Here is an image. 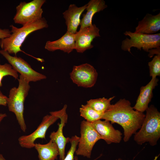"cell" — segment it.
I'll return each instance as SVG.
<instances>
[{
  "label": "cell",
  "mask_w": 160,
  "mask_h": 160,
  "mask_svg": "<svg viewBox=\"0 0 160 160\" xmlns=\"http://www.w3.org/2000/svg\"><path fill=\"white\" fill-rule=\"evenodd\" d=\"M145 117L143 113L133 108L129 101L123 99L114 104H111L104 113L102 119L108 121L112 124L116 123L121 126L124 130L123 140L126 142L140 129Z\"/></svg>",
  "instance_id": "6da1fadb"
},
{
  "label": "cell",
  "mask_w": 160,
  "mask_h": 160,
  "mask_svg": "<svg viewBox=\"0 0 160 160\" xmlns=\"http://www.w3.org/2000/svg\"><path fill=\"white\" fill-rule=\"evenodd\" d=\"M11 34L7 38L0 40V47L2 50L7 51L9 54L15 55L20 52H23L21 47L27 36L33 32L47 28L48 25L45 19L42 17L40 19L18 28L12 25H10Z\"/></svg>",
  "instance_id": "7a4b0ae2"
},
{
  "label": "cell",
  "mask_w": 160,
  "mask_h": 160,
  "mask_svg": "<svg viewBox=\"0 0 160 160\" xmlns=\"http://www.w3.org/2000/svg\"><path fill=\"white\" fill-rule=\"evenodd\" d=\"M145 117L139 130L134 136V140L139 145L148 142L151 146L157 144L160 137V113L151 105L146 110Z\"/></svg>",
  "instance_id": "3957f363"
},
{
  "label": "cell",
  "mask_w": 160,
  "mask_h": 160,
  "mask_svg": "<svg viewBox=\"0 0 160 160\" xmlns=\"http://www.w3.org/2000/svg\"><path fill=\"white\" fill-rule=\"evenodd\" d=\"M18 87H14L10 90L7 100L9 111L15 115L22 130L25 132L26 129L23 116L24 103L28 95L30 87L29 82L20 75Z\"/></svg>",
  "instance_id": "277c9868"
},
{
  "label": "cell",
  "mask_w": 160,
  "mask_h": 160,
  "mask_svg": "<svg viewBox=\"0 0 160 160\" xmlns=\"http://www.w3.org/2000/svg\"><path fill=\"white\" fill-rule=\"evenodd\" d=\"M124 34L130 38H126L122 41L121 49L131 53L132 47H136L140 50L142 49L144 51L148 52L151 49L160 47V33L147 34L126 31Z\"/></svg>",
  "instance_id": "5b68a950"
},
{
  "label": "cell",
  "mask_w": 160,
  "mask_h": 160,
  "mask_svg": "<svg viewBox=\"0 0 160 160\" xmlns=\"http://www.w3.org/2000/svg\"><path fill=\"white\" fill-rule=\"evenodd\" d=\"M45 0H33L28 2H21L16 7L13 20L16 24L23 26L42 18V7Z\"/></svg>",
  "instance_id": "8992f818"
},
{
  "label": "cell",
  "mask_w": 160,
  "mask_h": 160,
  "mask_svg": "<svg viewBox=\"0 0 160 160\" xmlns=\"http://www.w3.org/2000/svg\"><path fill=\"white\" fill-rule=\"evenodd\" d=\"M80 133L78 148L75 153L77 155L90 158L94 145L102 138L91 123L85 120L81 123Z\"/></svg>",
  "instance_id": "52a82bcc"
},
{
  "label": "cell",
  "mask_w": 160,
  "mask_h": 160,
  "mask_svg": "<svg viewBox=\"0 0 160 160\" xmlns=\"http://www.w3.org/2000/svg\"><path fill=\"white\" fill-rule=\"evenodd\" d=\"M0 54L17 73H20V75L29 82H36L47 78L45 75L33 70L26 61L21 57L12 56L7 51L2 49L0 50Z\"/></svg>",
  "instance_id": "ba28073f"
},
{
  "label": "cell",
  "mask_w": 160,
  "mask_h": 160,
  "mask_svg": "<svg viewBox=\"0 0 160 160\" xmlns=\"http://www.w3.org/2000/svg\"><path fill=\"white\" fill-rule=\"evenodd\" d=\"M97 73L93 66L85 63L74 66L70 73V78L78 86L90 88L95 84Z\"/></svg>",
  "instance_id": "9c48e42d"
},
{
  "label": "cell",
  "mask_w": 160,
  "mask_h": 160,
  "mask_svg": "<svg viewBox=\"0 0 160 160\" xmlns=\"http://www.w3.org/2000/svg\"><path fill=\"white\" fill-rule=\"evenodd\" d=\"M58 119V117L52 114L44 116L41 122L34 131L30 135L19 137L18 141L20 146L28 148L34 147L36 140L38 138L45 139L48 129Z\"/></svg>",
  "instance_id": "30bf717a"
},
{
  "label": "cell",
  "mask_w": 160,
  "mask_h": 160,
  "mask_svg": "<svg viewBox=\"0 0 160 160\" xmlns=\"http://www.w3.org/2000/svg\"><path fill=\"white\" fill-rule=\"evenodd\" d=\"M67 105H65L61 110L54 111V114L60 120L58 123V128L57 131L51 132L49 136L50 140L57 145L59 150L60 160H63L65 157V149L67 143L69 142L70 138L65 137L63 135V129L68 120L66 113Z\"/></svg>",
  "instance_id": "8fae6325"
},
{
  "label": "cell",
  "mask_w": 160,
  "mask_h": 160,
  "mask_svg": "<svg viewBox=\"0 0 160 160\" xmlns=\"http://www.w3.org/2000/svg\"><path fill=\"white\" fill-rule=\"evenodd\" d=\"M100 30L95 24L80 29L75 34V49L83 53L93 47L92 42L96 37H100Z\"/></svg>",
  "instance_id": "7c38bea8"
},
{
  "label": "cell",
  "mask_w": 160,
  "mask_h": 160,
  "mask_svg": "<svg viewBox=\"0 0 160 160\" xmlns=\"http://www.w3.org/2000/svg\"><path fill=\"white\" fill-rule=\"evenodd\" d=\"M92 125L103 140L108 144L118 143L122 138V133L116 129L111 122L107 120H97L92 123Z\"/></svg>",
  "instance_id": "4fadbf2b"
},
{
  "label": "cell",
  "mask_w": 160,
  "mask_h": 160,
  "mask_svg": "<svg viewBox=\"0 0 160 160\" xmlns=\"http://www.w3.org/2000/svg\"><path fill=\"white\" fill-rule=\"evenodd\" d=\"M87 6V4L78 7L75 4H71L68 9L63 13L67 27V31L73 34H75L77 32L81 22L80 17L86 9Z\"/></svg>",
  "instance_id": "5bb4252c"
},
{
  "label": "cell",
  "mask_w": 160,
  "mask_h": 160,
  "mask_svg": "<svg viewBox=\"0 0 160 160\" xmlns=\"http://www.w3.org/2000/svg\"><path fill=\"white\" fill-rule=\"evenodd\" d=\"M158 81L156 77L152 78L146 85L141 87L136 103L133 107L135 110L142 113L146 111L152 97L153 90L158 85Z\"/></svg>",
  "instance_id": "9a60e30c"
},
{
  "label": "cell",
  "mask_w": 160,
  "mask_h": 160,
  "mask_svg": "<svg viewBox=\"0 0 160 160\" xmlns=\"http://www.w3.org/2000/svg\"><path fill=\"white\" fill-rule=\"evenodd\" d=\"M75 34L67 31L59 39L53 41H47L44 48L49 51L53 52L60 50L69 54L75 49Z\"/></svg>",
  "instance_id": "2e32d148"
},
{
  "label": "cell",
  "mask_w": 160,
  "mask_h": 160,
  "mask_svg": "<svg viewBox=\"0 0 160 160\" xmlns=\"http://www.w3.org/2000/svg\"><path fill=\"white\" fill-rule=\"evenodd\" d=\"M160 30V13L153 15L147 13L139 21L134 32L147 34H154Z\"/></svg>",
  "instance_id": "e0dca14e"
},
{
  "label": "cell",
  "mask_w": 160,
  "mask_h": 160,
  "mask_svg": "<svg viewBox=\"0 0 160 160\" xmlns=\"http://www.w3.org/2000/svg\"><path fill=\"white\" fill-rule=\"evenodd\" d=\"M107 7L103 0H91L87 4V12L81 20L80 29L92 25V20L95 14L103 11Z\"/></svg>",
  "instance_id": "ac0fdd59"
},
{
  "label": "cell",
  "mask_w": 160,
  "mask_h": 160,
  "mask_svg": "<svg viewBox=\"0 0 160 160\" xmlns=\"http://www.w3.org/2000/svg\"><path fill=\"white\" fill-rule=\"evenodd\" d=\"M34 147L38 152L39 160H55L59 155L57 145L51 140L45 144L35 143Z\"/></svg>",
  "instance_id": "d6986e66"
},
{
  "label": "cell",
  "mask_w": 160,
  "mask_h": 160,
  "mask_svg": "<svg viewBox=\"0 0 160 160\" xmlns=\"http://www.w3.org/2000/svg\"><path fill=\"white\" fill-rule=\"evenodd\" d=\"M79 112L80 116L90 123L102 119L104 113L96 111L87 104L81 105Z\"/></svg>",
  "instance_id": "ffe728a7"
},
{
  "label": "cell",
  "mask_w": 160,
  "mask_h": 160,
  "mask_svg": "<svg viewBox=\"0 0 160 160\" xmlns=\"http://www.w3.org/2000/svg\"><path fill=\"white\" fill-rule=\"evenodd\" d=\"M113 96L109 98L105 97L92 99L87 101V104L95 110L104 113L111 105V101L115 97Z\"/></svg>",
  "instance_id": "44dd1931"
},
{
  "label": "cell",
  "mask_w": 160,
  "mask_h": 160,
  "mask_svg": "<svg viewBox=\"0 0 160 160\" xmlns=\"http://www.w3.org/2000/svg\"><path fill=\"white\" fill-rule=\"evenodd\" d=\"M11 76L15 79H17L18 77V73L13 68L12 66L7 63L4 64L0 63V87L2 85V80L5 76Z\"/></svg>",
  "instance_id": "7402d4cb"
},
{
  "label": "cell",
  "mask_w": 160,
  "mask_h": 160,
  "mask_svg": "<svg viewBox=\"0 0 160 160\" xmlns=\"http://www.w3.org/2000/svg\"><path fill=\"white\" fill-rule=\"evenodd\" d=\"M150 76L152 78L160 75V55L154 56L151 61L148 63Z\"/></svg>",
  "instance_id": "603a6c76"
},
{
  "label": "cell",
  "mask_w": 160,
  "mask_h": 160,
  "mask_svg": "<svg viewBox=\"0 0 160 160\" xmlns=\"http://www.w3.org/2000/svg\"><path fill=\"white\" fill-rule=\"evenodd\" d=\"M79 139V137L76 135H75L70 138L69 142L71 144V147L63 160H74V154L76 150V147L78 145Z\"/></svg>",
  "instance_id": "cb8c5ba5"
},
{
  "label": "cell",
  "mask_w": 160,
  "mask_h": 160,
  "mask_svg": "<svg viewBox=\"0 0 160 160\" xmlns=\"http://www.w3.org/2000/svg\"><path fill=\"white\" fill-rule=\"evenodd\" d=\"M11 34V31L8 29H2L0 28V39L9 37Z\"/></svg>",
  "instance_id": "d4e9b609"
},
{
  "label": "cell",
  "mask_w": 160,
  "mask_h": 160,
  "mask_svg": "<svg viewBox=\"0 0 160 160\" xmlns=\"http://www.w3.org/2000/svg\"><path fill=\"white\" fill-rule=\"evenodd\" d=\"M0 105L7 106L8 97L2 93L0 90Z\"/></svg>",
  "instance_id": "484cf974"
},
{
  "label": "cell",
  "mask_w": 160,
  "mask_h": 160,
  "mask_svg": "<svg viewBox=\"0 0 160 160\" xmlns=\"http://www.w3.org/2000/svg\"><path fill=\"white\" fill-rule=\"evenodd\" d=\"M160 47L158 48H154L150 50L148 52L150 53L148 55L149 57H151L152 54H156L157 55H160Z\"/></svg>",
  "instance_id": "4316f807"
},
{
  "label": "cell",
  "mask_w": 160,
  "mask_h": 160,
  "mask_svg": "<svg viewBox=\"0 0 160 160\" xmlns=\"http://www.w3.org/2000/svg\"><path fill=\"white\" fill-rule=\"evenodd\" d=\"M7 116V115L5 113H0V123L3 119Z\"/></svg>",
  "instance_id": "83f0119b"
},
{
  "label": "cell",
  "mask_w": 160,
  "mask_h": 160,
  "mask_svg": "<svg viewBox=\"0 0 160 160\" xmlns=\"http://www.w3.org/2000/svg\"><path fill=\"white\" fill-rule=\"evenodd\" d=\"M0 160H7L1 154H0Z\"/></svg>",
  "instance_id": "f1b7e54d"
},
{
  "label": "cell",
  "mask_w": 160,
  "mask_h": 160,
  "mask_svg": "<svg viewBox=\"0 0 160 160\" xmlns=\"http://www.w3.org/2000/svg\"><path fill=\"white\" fill-rule=\"evenodd\" d=\"M100 156L98 157V158H97L95 159H94V160H96L97 159L99 158L100 157ZM74 160H78V157L77 156H74Z\"/></svg>",
  "instance_id": "f546056e"
},
{
  "label": "cell",
  "mask_w": 160,
  "mask_h": 160,
  "mask_svg": "<svg viewBox=\"0 0 160 160\" xmlns=\"http://www.w3.org/2000/svg\"><path fill=\"white\" fill-rule=\"evenodd\" d=\"M158 156H156L154 159V160H156L158 158ZM116 160H123V159L121 158H119L118 159H116Z\"/></svg>",
  "instance_id": "4dcf8cb0"
}]
</instances>
